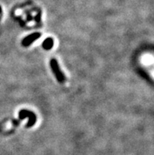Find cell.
Returning a JSON list of instances; mask_svg holds the SVG:
<instances>
[{
	"instance_id": "2",
	"label": "cell",
	"mask_w": 154,
	"mask_h": 155,
	"mask_svg": "<svg viewBox=\"0 0 154 155\" xmlns=\"http://www.w3.org/2000/svg\"><path fill=\"white\" fill-rule=\"evenodd\" d=\"M40 33L38 32H35V33H32V34H31V35H29L28 36H27V37H25V38L23 40H22V42H21V43H22V45H23L24 46H29V45H31L32 43V42H34L35 40H36V39H38L39 37H40Z\"/></svg>"
},
{
	"instance_id": "1",
	"label": "cell",
	"mask_w": 154,
	"mask_h": 155,
	"mask_svg": "<svg viewBox=\"0 0 154 155\" xmlns=\"http://www.w3.org/2000/svg\"><path fill=\"white\" fill-rule=\"evenodd\" d=\"M50 67H51L52 71L54 73V76L57 78V80H58L59 83H64L65 81V77H64V74L62 73V72L61 71L57 61L56 59H51L50 61Z\"/></svg>"
}]
</instances>
